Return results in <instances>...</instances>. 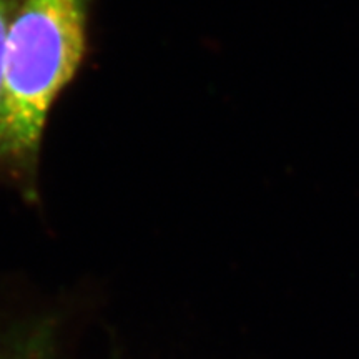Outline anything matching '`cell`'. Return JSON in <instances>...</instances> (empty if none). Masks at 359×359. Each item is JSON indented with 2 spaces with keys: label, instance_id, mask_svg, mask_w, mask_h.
Returning a JSON list of instances; mask_svg holds the SVG:
<instances>
[{
  "label": "cell",
  "instance_id": "1",
  "mask_svg": "<svg viewBox=\"0 0 359 359\" xmlns=\"http://www.w3.org/2000/svg\"><path fill=\"white\" fill-rule=\"evenodd\" d=\"M87 0H20L8 30L0 92V163L27 182L47 111L79 69Z\"/></svg>",
  "mask_w": 359,
  "mask_h": 359
},
{
  "label": "cell",
  "instance_id": "2",
  "mask_svg": "<svg viewBox=\"0 0 359 359\" xmlns=\"http://www.w3.org/2000/svg\"><path fill=\"white\" fill-rule=\"evenodd\" d=\"M50 333L35 330L0 343V359H52Z\"/></svg>",
  "mask_w": 359,
  "mask_h": 359
},
{
  "label": "cell",
  "instance_id": "3",
  "mask_svg": "<svg viewBox=\"0 0 359 359\" xmlns=\"http://www.w3.org/2000/svg\"><path fill=\"white\" fill-rule=\"evenodd\" d=\"M13 19V11L11 0H0V92H2V77H4V60H6V48L8 30Z\"/></svg>",
  "mask_w": 359,
  "mask_h": 359
}]
</instances>
